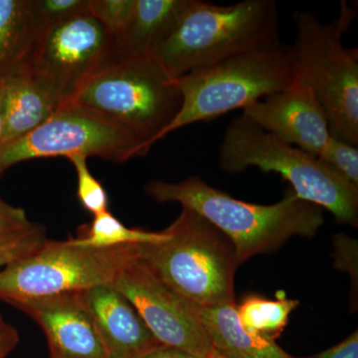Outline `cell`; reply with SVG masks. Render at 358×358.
I'll use <instances>...</instances> for the list:
<instances>
[{"mask_svg":"<svg viewBox=\"0 0 358 358\" xmlns=\"http://www.w3.org/2000/svg\"><path fill=\"white\" fill-rule=\"evenodd\" d=\"M313 358H358V333L350 334L338 345L320 352Z\"/></svg>","mask_w":358,"mask_h":358,"instance_id":"83f0119b","label":"cell"},{"mask_svg":"<svg viewBox=\"0 0 358 358\" xmlns=\"http://www.w3.org/2000/svg\"><path fill=\"white\" fill-rule=\"evenodd\" d=\"M294 80L289 46L279 38L257 45L174 80L182 103L160 140L278 93Z\"/></svg>","mask_w":358,"mask_h":358,"instance_id":"277c9868","label":"cell"},{"mask_svg":"<svg viewBox=\"0 0 358 358\" xmlns=\"http://www.w3.org/2000/svg\"><path fill=\"white\" fill-rule=\"evenodd\" d=\"M36 35L30 0H0V79L25 62Z\"/></svg>","mask_w":358,"mask_h":358,"instance_id":"ac0fdd59","label":"cell"},{"mask_svg":"<svg viewBox=\"0 0 358 358\" xmlns=\"http://www.w3.org/2000/svg\"><path fill=\"white\" fill-rule=\"evenodd\" d=\"M189 3L190 0H136L131 24L117 38L120 59L152 55Z\"/></svg>","mask_w":358,"mask_h":358,"instance_id":"e0dca14e","label":"cell"},{"mask_svg":"<svg viewBox=\"0 0 358 358\" xmlns=\"http://www.w3.org/2000/svg\"><path fill=\"white\" fill-rule=\"evenodd\" d=\"M181 103L174 79L154 56L143 55L117 59L98 71L68 103L133 134L147 155L178 114Z\"/></svg>","mask_w":358,"mask_h":358,"instance_id":"5b68a950","label":"cell"},{"mask_svg":"<svg viewBox=\"0 0 358 358\" xmlns=\"http://www.w3.org/2000/svg\"><path fill=\"white\" fill-rule=\"evenodd\" d=\"M20 343V334L17 329L8 324L0 315V358H6L17 343Z\"/></svg>","mask_w":358,"mask_h":358,"instance_id":"f1b7e54d","label":"cell"},{"mask_svg":"<svg viewBox=\"0 0 358 358\" xmlns=\"http://www.w3.org/2000/svg\"><path fill=\"white\" fill-rule=\"evenodd\" d=\"M76 293L93 320L107 358H138L162 345L133 303L112 285Z\"/></svg>","mask_w":358,"mask_h":358,"instance_id":"5bb4252c","label":"cell"},{"mask_svg":"<svg viewBox=\"0 0 358 358\" xmlns=\"http://www.w3.org/2000/svg\"><path fill=\"white\" fill-rule=\"evenodd\" d=\"M166 240L138 245V258L185 301L210 308L235 303L239 263L229 238L196 212L182 209Z\"/></svg>","mask_w":358,"mask_h":358,"instance_id":"7a4b0ae2","label":"cell"},{"mask_svg":"<svg viewBox=\"0 0 358 358\" xmlns=\"http://www.w3.org/2000/svg\"><path fill=\"white\" fill-rule=\"evenodd\" d=\"M37 34L45 28L88 10V0H30Z\"/></svg>","mask_w":358,"mask_h":358,"instance_id":"cb8c5ba5","label":"cell"},{"mask_svg":"<svg viewBox=\"0 0 358 358\" xmlns=\"http://www.w3.org/2000/svg\"><path fill=\"white\" fill-rule=\"evenodd\" d=\"M299 305L298 300H289L285 296L268 300L260 296H249L237 307V313L242 327L247 331L275 341L281 336L288 324L289 315Z\"/></svg>","mask_w":358,"mask_h":358,"instance_id":"ffe728a7","label":"cell"},{"mask_svg":"<svg viewBox=\"0 0 358 358\" xmlns=\"http://www.w3.org/2000/svg\"><path fill=\"white\" fill-rule=\"evenodd\" d=\"M2 82L4 128L1 145H3L36 129L59 107L23 66L2 78Z\"/></svg>","mask_w":358,"mask_h":358,"instance_id":"2e32d148","label":"cell"},{"mask_svg":"<svg viewBox=\"0 0 358 358\" xmlns=\"http://www.w3.org/2000/svg\"><path fill=\"white\" fill-rule=\"evenodd\" d=\"M138 255V245L114 248L49 241L29 255L0 268V301H17L110 285Z\"/></svg>","mask_w":358,"mask_h":358,"instance_id":"ba28073f","label":"cell"},{"mask_svg":"<svg viewBox=\"0 0 358 358\" xmlns=\"http://www.w3.org/2000/svg\"><path fill=\"white\" fill-rule=\"evenodd\" d=\"M336 267L348 271L352 281L357 282V244L348 235L338 234L334 238Z\"/></svg>","mask_w":358,"mask_h":358,"instance_id":"4316f807","label":"cell"},{"mask_svg":"<svg viewBox=\"0 0 358 358\" xmlns=\"http://www.w3.org/2000/svg\"><path fill=\"white\" fill-rule=\"evenodd\" d=\"M36 226L27 217L25 210L0 199V245L18 239Z\"/></svg>","mask_w":358,"mask_h":358,"instance_id":"d4e9b609","label":"cell"},{"mask_svg":"<svg viewBox=\"0 0 358 358\" xmlns=\"http://www.w3.org/2000/svg\"><path fill=\"white\" fill-rule=\"evenodd\" d=\"M208 358H226V357H224L223 355H221L220 353H219L218 352H216V350H214V348H213V350H212L210 355H209Z\"/></svg>","mask_w":358,"mask_h":358,"instance_id":"1f68e13d","label":"cell"},{"mask_svg":"<svg viewBox=\"0 0 358 358\" xmlns=\"http://www.w3.org/2000/svg\"><path fill=\"white\" fill-rule=\"evenodd\" d=\"M250 121L288 145L319 157L331 138L327 115L303 80L247 106Z\"/></svg>","mask_w":358,"mask_h":358,"instance_id":"7c38bea8","label":"cell"},{"mask_svg":"<svg viewBox=\"0 0 358 358\" xmlns=\"http://www.w3.org/2000/svg\"><path fill=\"white\" fill-rule=\"evenodd\" d=\"M219 166L227 173H242L249 167L279 173L299 199L326 208L339 223L357 226V188L319 157L284 143L244 115L233 120L224 133Z\"/></svg>","mask_w":358,"mask_h":358,"instance_id":"52a82bcc","label":"cell"},{"mask_svg":"<svg viewBox=\"0 0 358 358\" xmlns=\"http://www.w3.org/2000/svg\"><path fill=\"white\" fill-rule=\"evenodd\" d=\"M3 82L0 79V145L3 138Z\"/></svg>","mask_w":358,"mask_h":358,"instance_id":"4dcf8cb0","label":"cell"},{"mask_svg":"<svg viewBox=\"0 0 358 358\" xmlns=\"http://www.w3.org/2000/svg\"><path fill=\"white\" fill-rule=\"evenodd\" d=\"M166 231L150 232L127 227L110 211L94 216L88 226L81 228V233L72 242L78 246L88 248H114L128 245L157 243L166 240Z\"/></svg>","mask_w":358,"mask_h":358,"instance_id":"d6986e66","label":"cell"},{"mask_svg":"<svg viewBox=\"0 0 358 358\" xmlns=\"http://www.w3.org/2000/svg\"><path fill=\"white\" fill-rule=\"evenodd\" d=\"M136 0H88V11L115 37L128 29L136 11Z\"/></svg>","mask_w":358,"mask_h":358,"instance_id":"603a6c76","label":"cell"},{"mask_svg":"<svg viewBox=\"0 0 358 358\" xmlns=\"http://www.w3.org/2000/svg\"><path fill=\"white\" fill-rule=\"evenodd\" d=\"M277 38L279 13L274 0H244L232 6L190 0L152 55L176 80Z\"/></svg>","mask_w":358,"mask_h":358,"instance_id":"3957f363","label":"cell"},{"mask_svg":"<svg viewBox=\"0 0 358 358\" xmlns=\"http://www.w3.org/2000/svg\"><path fill=\"white\" fill-rule=\"evenodd\" d=\"M355 16L345 2L329 23L310 11L294 13L296 38L289 52L294 77L312 89L331 136L358 147V50L346 48L343 41Z\"/></svg>","mask_w":358,"mask_h":358,"instance_id":"8992f818","label":"cell"},{"mask_svg":"<svg viewBox=\"0 0 358 358\" xmlns=\"http://www.w3.org/2000/svg\"><path fill=\"white\" fill-rule=\"evenodd\" d=\"M133 303L162 345L208 358L213 345L192 303L155 277L138 258L127 264L112 284Z\"/></svg>","mask_w":358,"mask_h":358,"instance_id":"8fae6325","label":"cell"},{"mask_svg":"<svg viewBox=\"0 0 358 358\" xmlns=\"http://www.w3.org/2000/svg\"><path fill=\"white\" fill-rule=\"evenodd\" d=\"M117 59V37L86 10L40 31L21 66L60 108Z\"/></svg>","mask_w":358,"mask_h":358,"instance_id":"9c48e42d","label":"cell"},{"mask_svg":"<svg viewBox=\"0 0 358 358\" xmlns=\"http://www.w3.org/2000/svg\"><path fill=\"white\" fill-rule=\"evenodd\" d=\"M45 228L36 224L25 235L4 245H0V268L31 254L46 241Z\"/></svg>","mask_w":358,"mask_h":358,"instance_id":"484cf974","label":"cell"},{"mask_svg":"<svg viewBox=\"0 0 358 358\" xmlns=\"http://www.w3.org/2000/svg\"><path fill=\"white\" fill-rule=\"evenodd\" d=\"M87 159L88 157L84 155H78L68 157L67 159L73 164L77 173V196L80 203L87 211L96 216L109 211V200L103 186L90 171L87 166Z\"/></svg>","mask_w":358,"mask_h":358,"instance_id":"44dd1931","label":"cell"},{"mask_svg":"<svg viewBox=\"0 0 358 358\" xmlns=\"http://www.w3.org/2000/svg\"><path fill=\"white\" fill-rule=\"evenodd\" d=\"M98 157L124 162L145 155L136 136L79 106L67 103L25 136L0 147V178L9 167L44 157Z\"/></svg>","mask_w":358,"mask_h":358,"instance_id":"30bf717a","label":"cell"},{"mask_svg":"<svg viewBox=\"0 0 358 358\" xmlns=\"http://www.w3.org/2000/svg\"><path fill=\"white\" fill-rule=\"evenodd\" d=\"M327 166L358 189V147L331 136L319 155Z\"/></svg>","mask_w":358,"mask_h":358,"instance_id":"7402d4cb","label":"cell"},{"mask_svg":"<svg viewBox=\"0 0 358 358\" xmlns=\"http://www.w3.org/2000/svg\"><path fill=\"white\" fill-rule=\"evenodd\" d=\"M43 329L49 358H107L91 315L76 292L13 303Z\"/></svg>","mask_w":358,"mask_h":358,"instance_id":"4fadbf2b","label":"cell"},{"mask_svg":"<svg viewBox=\"0 0 358 358\" xmlns=\"http://www.w3.org/2000/svg\"><path fill=\"white\" fill-rule=\"evenodd\" d=\"M145 190L155 201L178 202L215 226L232 242L239 265L281 248L294 236L313 238L324 222L322 207L299 199L292 189L272 205L233 199L199 176L178 183L150 181Z\"/></svg>","mask_w":358,"mask_h":358,"instance_id":"6da1fadb","label":"cell"},{"mask_svg":"<svg viewBox=\"0 0 358 358\" xmlns=\"http://www.w3.org/2000/svg\"><path fill=\"white\" fill-rule=\"evenodd\" d=\"M192 308L214 350L224 357L298 358L285 352L274 339L247 331L240 322L235 303L210 308L192 303Z\"/></svg>","mask_w":358,"mask_h":358,"instance_id":"9a60e30c","label":"cell"},{"mask_svg":"<svg viewBox=\"0 0 358 358\" xmlns=\"http://www.w3.org/2000/svg\"><path fill=\"white\" fill-rule=\"evenodd\" d=\"M138 358H199L192 353L173 348V346L159 345Z\"/></svg>","mask_w":358,"mask_h":358,"instance_id":"f546056e","label":"cell"}]
</instances>
